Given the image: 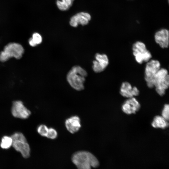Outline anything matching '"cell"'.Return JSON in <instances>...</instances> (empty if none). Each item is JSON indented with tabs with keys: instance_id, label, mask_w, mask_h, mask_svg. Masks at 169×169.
I'll return each mask as SVG.
<instances>
[{
	"instance_id": "cell-7",
	"label": "cell",
	"mask_w": 169,
	"mask_h": 169,
	"mask_svg": "<svg viewBox=\"0 0 169 169\" xmlns=\"http://www.w3.org/2000/svg\"><path fill=\"white\" fill-rule=\"evenodd\" d=\"M160 68V63L157 60H150L147 62L145 70L144 78L149 88H151L154 87V78Z\"/></svg>"
},
{
	"instance_id": "cell-5",
	"label": "cell",
	"mask_w": 169,
	"mask_h": 169,
	"mask_svg": "<svg viewBox=\"0 0 169 169\" xmlns=\"http://www.w3.org/2000/svg\"><path fill=\"white\" fill-rule=\"evenodd\" d=\"M24 51L23 48L21 44L15 43H9L4 47L3 50L0 53V61L4 62L12 57L20 59Z\"/></svg>"
},
{
	"instance_id": "cell-21",
	"label": "cell",
	"mask_w": 169,
	"mask_h": 169,
	"mask_svg": "<svg viewBox=\"0 0 169 169\" xmlns=\"http://www.w3.org/2000/svg\"><path fill=\"white\" fill-rule=\"evenodd\" d=\"M169 105L168 104L165 105L161 113V116L167 120L169 118Z\"/></svg>"
},
{
	"instance_id": "cell-15",
	"label": "cell",
	"mask_w": 169,
	"mask_h": 169,
	"mask_svg": "<svg viewBox=\"0 0 169 169\" xmlns=\"http://www.w3.org/2000/svg\"><path fill=\"white\" fill-rule=\"evenodd\" d=\"M168 120L161 116L157 115L155 117L152 121L151 125L155 128H160L165 129L168 126Z\"/></svg>"
},
{
	"instance_id": "cell-12",
	"label": "cell",
	"mask_w": 169,
	"mask_h": 169,
	"mask_svg": "<svg viewBox=\"0 0 169 169\" xmlns=\"http://www.w3.org/2000/svg\"><path fill=\"white\" fill-rule=\"evenodd\" d=\"M120 93L124 97L130 98L138 95L139 91L136 87H132L129 83L124 82L121 85Z\"/></svg>"
},
{
	"instance_id": "cell-4",
	"label": "cell",
	"mask_w": 169,
	"mask_h": 169,
	"mask_svg": "<svg viewBox=\"0 0 169 169\" xmlns=\"http://www.w3.org/2000/svg\"><path fill=\"white\" fill-rule=\"evenodd\" d=\"M11 136L13 140V148L20 152L24 158H28L30 155V149L24 135L21 132H16Z\"/></svg>"
},
{
	"instance_id": "cell-13",
	"label": "cell",
	"mask_w": 169,
	"mask_h": 169,
	"mask_svg": "<svg viewBox=\"0 0 169 169\" xmlns=\"http://www.w3.org/2000/svg\"><path fill=\"white\" fill-rule=\"evenodd\" d=\"M65 125L69 132L74 134L78 131L81 127L80 119L78 116H72L65 120Z\"/></svg>"
},
{
	"instance_id": "cell-16",
	"label": "cell",
	"mask_w": 169,
	"mask_h": 169,
	"mask_svg": "<svg viewBox=\"0 0 169 169\" xmlns=\"http://www.w3.org/2000/svg\"><path fill=\"white\" fill-rule=\"evenodd\" d=\"M74 0H57V5L58 8L61 11L68 10L72 6Z\"/></svg>"
},
{
	"instance_id": "cell-11",
	"label": "cell",
	"mask_w": 169,
	"mask_h": 169,
	"mask_svg": "<svg viewBox=\"0 0 169 169\" xmlns=\"http://www.w3.org/2000/svg\"><path fill=\"white\" fill-rule=\"evenodd\" d=\"M156 42L163 49L167 48L169 44V33L166 29H162L156 32L155 34Z\"/></svg>"
},
{
	"instance_id": "cell-1",
	"label": "cell",
	"mask_w": 169,
	"mask_h": 169,
	"mask_svg": "<svg viewBox=\"0 0 169 169\" xmlns=\"http://www.w3.org/2000/svg\"><path fill=\"white\" fill-rule=\"evenodd\" d=\"M73 163L78 169H91L99 166V161L93 154L84 151H77L71 157Z\"/></svg>"
},
{
	"instance_id": "cell-14",
	"label": "cell",
	"mask_w": 169,
	"mask_h": 169,
	"mask_svg": "<svg viewBox=\"0 0 169 169\" xmlns=\"http://www.w3.org/2000/svg\"><path fill=\"white\" fill-rule=\"evenodd\" d=\"M91 18L90 15L88 13L81 12L73 16L70 19V25L73 27H76L79 24L84 25L87 24Z\"/></svg>"
},
{
	"instance_id": "cell-8",
	"label": "cell",
	"mask_w": 169,
	"mask_h": 169,
	"mask_svg": "<svg viewBox=\"0 0 169 169\" xmlns=\"http://www.w3.org/2000/svg\"><path fill=\"white\" fill-rule=\"evenodd\" d=\"M11 113L15 117L26 119L30 115L31 112L21 100L13 101L11 108Z\"/></svg>"
},
{
	"instance_id": "cell-18",
	"label": "cell",
	"mask_w": 169,
	"mask_h": 169,
	"mask_svg": "<svg viewBox=\"0 0 169 169\" xmlns=\"http://www.w3.org/2000/svg\"><path fill=\"white\" fill-rule=\"evenodd\" d=\"M42 41L41 35L37 33L33 34L32 37L29 40V44L32 47H35L38 44H40Z\"/></svg>"
},
{
	"instance_id": "cell-20",
	"label": "cell",
	"mask_w": 169,
	"mask_h": 169,
	"mask_svg": "<svg viewBox=\"0 0 169 169\" xmlns=\"http://www.w3.org/2000/svg\"><path fill=\"white\" fill-rule=\"evenodd\" d=\"M58 133L56 130L53 128H49L47 137L52 140L56 139Z\"/></svg>"
},
{
	"instance_id": "cell-2",
	"label": "cell",
	"mask_w": 169,
	"mask_h": 169,
	"mask_svg": "<svg viewBox=\"0 0 169 169\" xmlns=\"http://www.w3.org/2000/svg\"><path fill=\"white\" fill-rule=\"evenodd\" d=\"M87 75L86 71L81 67L75 66L69 70L67 79L70 85L76 90L80 91L84 88V83Z\"/></svg>"
},
{
	"instance_id": "cell-6",
	"label": "cell",
	"mask_w": 169,
	"mask_h": 169,
	"mask_svg": "<svg viewBox=\"0 0 169 169\" xmlns=\"http://www.w3.org/2000/svg\"><path fill=\"white\" fill-rule=\"evenodd\" d=\"M132 50L136 61L139 64L147 63L152 57L151 53L147 49L145 44L141 41L135 43L132 45Z\"/></svg>"
},
{
	"instance_id": "cell-3",
	"label": "cell",
	"mask_w": 169,
	"mask_h": 169,
	"mask_svg": "<svg viewBox=\"0 0 169 169\" xmlns=\"http://www.w3.org/2000/svg\"><path fill=\"white\" fill-rule=\"evenodd\" d=\"M153 83L158 94L161 96L164 95L169 86V76L167 70L161 68L154 76Z\"/></svg>"
},
{
	"instance_id": "cell-9",
	"label": "cell",
	"mask_w": 169,
	"mask_h": 169,
	"mask_svg": "<svg viewBox=\"0 0 169 169\" xmlns=\"http://www.w3.org/2000/svg\"><path fill=\"white\" fill-rule=\"evenodd\" d=\"M95 60L93 61L92 68L96 73H100L103 71L109 63L107 55L104 54L97 53L95 55Z\"/></svg>"
},
{
	"instance_id": "cell-19",
	"label": "cell",
	"mask_w": 169,
	"mask_h": 169,
	"mask_svg": "<svg viewBox=\"0 0 169 169\" xmlns=\"http://www.w3.org/2000/svg\"><path fill=\"white\" fill-rule=\"evenodd\" d=\"M49 128L46 125L42 124L38 126L37 128V131L41 136L47 137Z\"/></svg>"
},
{
	"instance_id": "cell-17",
	"label": "cell",
	"mask_w": 169,
	"mask_h": 169,
	"mask_svg": "<svg viewBox=\"0 0 169 169\" xmlns=\"http://www.w3.org/2000/svg\"><path fill=\"white\" fill-rule=\"evenodd\" d=\"M13 143V140L11 136H5L1 139L0 146L2 148L7 149L12 146Z\"/></svg>"
},
{
	"instance_id": "cell-10",
	"label": "cell",
	"mask_w": 169,
	"mask_h": 169,
	"mask_svg": "<svg viewBox=\"0 0 169 169\" xmlns=\"http://www.w3.org/2000/svg\"><path fill=\"white\" fill-rule=\"evenodd\" d=\"M140 108V105L134 97L129 98L122 106V109L124 112L127 114H135Z\"/></svg>"
}]
</instances>
